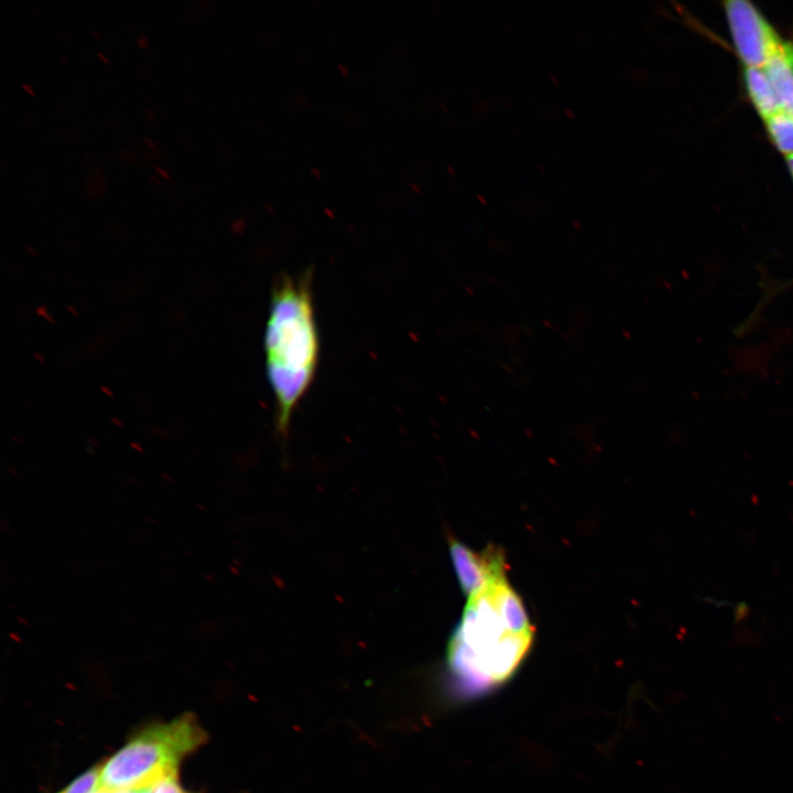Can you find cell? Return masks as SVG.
<instances>
[{
  "mask_svg": "<svg viewBox=\"0 0 793 793\" xmlns=\"http://www.w3.org/2000/svg\"><path fill=\"white\" fill-rule=\"evenodd\" d=\"M726 12L739 55L748 66L763 67L782 41L746 0H729Z\"/></svg>",
  "mask_w": 793,
  "mask_h": 793,
  "instance_id": "cell-4",
  "label": "cell"
},
{
  "mask_svg": "<svg viewBox=\"0 0 793 793\" xmlns=\"http://www.w3.org/2000/svg\"><path fill=\"white\" fill-rule=\"evenodd\" d=\"M207 738L193 714L149 725L100 765L99 787L116 792L153 789L161 781L177 776L181 762Z\"/></svg>",
  "mask_w": 793,
  "mask_h": 793,
  "instance_id": "cell-3",
  "label": "cell"
},
{
  "mask_svg": "<svg viewBox=\"0 0 793 793\" xmlns=\"http://www.w3.org/2000/svg\"><path fill=\"white\" fill-rule=\"evenodd\" d=\"M450 553L460 585L468 595L491 579L506 576L502 553L493 546L475 553L456 542L452 544Z\"/></svg>",
  "mask_w": 793,
  "mask_h": 793,
  "instance_id": "cell-5",
  "label": "cell"
},
{
  "mask_svg": "<svg viewBox=\"0 0 793 793\" xmlns=\"http://www.w3.org/2000/svg\"><path fill=\"white\" fill-rule=\"evenodd\" d=\"M769 132L778 148L793 154V116L782 110L765 119Z\"/></svg>",
  "mask_w": 793,
  "mask_h": 793,
  "instance_id": "cell-8",
  "label": "cell"
},
{
  "mask_svg": "<svg viewBox=\"0 0 793 793\" xmlns=\"http://www.w3.org/2000/svg\"><path fill=\"white\" fill-rule=\"evenodd\" d=\"M138 792V791H137ZM137 792H116L100 789L99 786L91 793H137Z\"/></svg>",
  "mask_w": 793,
  "mask_h": 793,
  "instance_id": "cell-11",
  "label": "cell"
},
{
  "mask_svg": "<svg viewBox=\"0 0 793 793\" xmlns=\"http://www.w3.org/2000/svg\"><path fill=\"white\" fill-rule=\"evenodd\" d=\"M100 765L94 767L58 793H91L99 786Z\"/></svg>",
  "mask_w": 793,
  "mask_h": 793,
  "instance_id": "cell-9",
  "label": "cell"
},
{
  "mask_svg": "<svg viewBox=\"0 0 793 793\" xmlns=\"http://www.w3.org/2000/svg\"><path fill=\"white\" fill-rule=\"evenodd\" d=\"M763 68L783 110L793 116V44L782 42Z\"/></svg>",
  "mask_w": 793,
  "mask_h": 793,
  "instance_id": "cell-6",
  "label": "cell"
},
{
  "mask_svg": "<svg viewBox=\"0 0 793 793\" xmlns=\"http://www.w3.org/2000/svg\"><path fill=\"white\" fill-rule=\"evenodd\" d=\"M185 791L182 789L177 781V776L167 778L160 783H157L153 789L151 793H184Z\"/></svg>",
  "mask_w": 793,
  "mask_h": 793,
  "instance_id": "cell-10",
  "label": "cell"
},
{
  "mask_svg": "<svg viewBox=\"0 0 793 793\" xmlns=\"http://www.w3.org/2000/svg\"><path fill=\"white\" fill-rule=\"evenodd\" d=\"M745 79L749 95L764 119L783 110L776 93L763 67L747 66Z\"/></svg>",
  "mask_w": 793,
  "mask_h": 793,
  "instance_id": "cell-7",
  "label": "cell"
},
{
  "mask_svg": "<svg viewBox=\"0 0 793 793\" xmlns=\"http://www.w3.org/2000/svg\"><path fill=\"white\" fill-rule=\"evenodd\" d=\"M265 368L275 403L278 430L291 416L316 373L319 339L309 274L282 275L272 290L264 335Z\"/></svg>",
  "mask_w": 793,
  "mask_h": 793,
  "instance_id": "cell-2",
  "label": "cell"
},
{
  "mask_svg": "<svg viewBox=\"0 0 793 793\" xmlns=\"http://www.w3.org/2000/svg\"><path fill=\"white\" fill-rule=\"evenodd\" d=\"M184 793H188V792L185 791Z\"/></svg>",
  "mask_w": 793,
  "mask_h": 793,
  "instance_id": "cell-13",
  "label": "cell"
},
{
  "mask_svg": "<svg viewBox=\"0 0 793 793\" xmlns=\"http://www.w3.org/2000/svg\"><path fill=\"white\" fill-rule=\"evenodd\" d=\"M532 640L525 607L506 576L469 594L447 650L458 695L470 697L502 684L519 667Z\"/></svg>",
  "mask_w": 793,
  "mask_h": 793,
  "instance_id": "cell-1",
  "label": "cell"
},
{
  "mask_svg": "<svg viewBox=\"0 0 793 793\" xmlns=\"http://www.w3.org/2000/svg\"><path fill=\"white\" fill-rule=\"evenodd\" d=\"M786 160H787L789 166L793 173V154L786 155Z\"/></svg>",
  "mask_w": 793,
  "mask_h": 793,
  "instance_id": "cell-12",
  "label": "cell"
}]
</instances>
